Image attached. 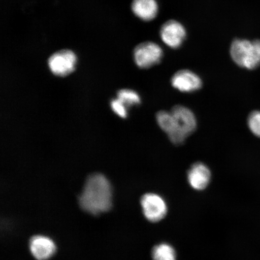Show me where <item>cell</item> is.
Instances as JSON below:
<instances>
[{
  "label": "cell",
  "mask_w": 260,
  "mask_h": 260,
  "mask_svg": "<svg viewBox=\"0 0 260 260\" xmlns=\"http://www.w3.org/2000/svg\"><path fill=\"white\" fill-rule=\"evenodd\" d=\"M79 201L81 209L93 215L109 211L112 206V191L108 180L102 174L90 175Z\"/></svg>",
  "instance_id": "6da1fadb"
},
{
  "label": "cell",
  "mask_w": 260,
  "mask_h": 260,
  "mask_svg": "<svg viewBox=\"0 0 260 260\" xmlns=\"http://www.w3.org/2000/svg\"><path fill=\"white\" fill-rule=\"evenodd\" d=\"M230 54L239 67L255 69L260 65V40H235L231 45Z\"/></svg>",
  "instance_id": "7a4b0ae2"
},
{
  "label": "cell",
  "mask_w": 260,
  "mask_h": 260,
  "mask_svg": "<svg viewBox=\"0 0 260 260\" xmlns=\"http://www.w3.org/2000/svg\"><path fill=\"white\" fill-rule=\"evenodd\" d=\"M162 54L161 48L152 42H145L139 44L133 52L136 64L142 69L150 68L160 63Z\"/></svg>",
  "instance_id": "3957f363"
},
{
  "label": "cell",
  "mask_w": 260,
  "mask_h": 260,
  "mask_svg": "<svg viewBox=\"0 0 260 260\" xmlns=\"http://www.w3.org/2000/svg\"><path fill=\"white\" fill-rule=\"evenodd\" d=\"M77 57L73 51L62 50L52 54L48 64L51 73L57 76L64 77L73 72Z\"/></svg>",
  "instance_id": "277c9868"
},
{
  "label": "cell",
  "mask_w": 260,
  "mask_h": 260,
  "mask_svg": "<svg viewBox=\"0 0 260 260\" xmlns=\"http://www.w3.org/2000/svg\"><path fill=\"white\" fill-rule=\"evenodd\" d=\"M141 204L145 217L150 222H159L167 215V204L157 193L145 194L141 198Z\"/></svg>",
  "instance_id": "5b68a950"
},
{
  "label": "cell",
  "mask_w": 260,
  "mask_h": 260,
  "mask_svg": "<svg viewBox=\"0 0 260 260\" xmlns=\"http://www.w3.org/2000/svg\"><path fill=\"white\" fill-rule=\"evenodd\" d=\"M176 126L182 134L186 136L192 134L197 128V119L190 109L184 106H175L171 110Z\"/></svg>",
  "instance_id": "8992f818"
},
{
  "label": "cell",
  "mask_w": 260,
  "mask_h": 260,
  "mask_svg": "<svg viewBox=\"0 0 260 260\" xmlns=\"http://www.w3.org/2000/svg\"><path fill=\"white\" fill-rule=\"evenodd\" d=\"M162 42L172 48L181 46L186 37V29L180 22L175 20L166 22L160 31Z\"/></svg>",
  "instance_id": "52a82bcc"
},
{
  "label": "cell",
  "mask_w": 260,
  "mask_h": 260,
  "mask_svg": "<svg viewBox=\"0 0 260 260\" xmlns=\"http://www.w3.org/2000/svg\"><path fill=\"white\" fill-rule=\"evenodd\" d=\"M172 87L181 92L191 93L200 90L203 86V81L197 74L190 70L178 71L171 79Z\"/></svg>",
  "instance_id": "ba28073f"
},
{
  "label": "cell",
  "mask_w": 260,
  "mask_h": 260,
  "mask_svg": "<svg viewBox=\"0 0 260 260\" xmlns=\"http://www.w3.org/2000/svg\"><path fill=\"white\" fill-rule=\"evenodd\" d=\"M156 121L159 127L167 135L172 144L180 145L186 141L187 138L178 131L171 111H159L156 115Z\"/></svg>",
  "instance_id": "9c48e42d"
},
{
  "label": "cell",
  "mask_w": 260,
  "mask_h": 260,
  "mask_svg": "<svg viewBox=\"0 0 260 260\" xmlns=\"http://www.w3.org/2000/svg\"><path fill=\"white\" fill-rule=\"evenodd\" d=\"M29 248L32 256L37 260H48L56 251L54 242L44 236H32L29 241Z\"/></svg>",
  "instance_id": "30bf717a"
},
{
  "label": "cell",
  "mask_w": 260,
  "mask_h": 260,
  "mask_svg": "<svg viewBox=\"0 0 260 260\" xmlns=\"http://www.w3.org/2000/svg\"><path fill=\"white\" fill-rule=\"evenodd\" d=\"M211 178L210 168L202 162H195L187 172L188 183L194 190L205 189L209 186Z\"/></svg>",
  "instance_id": "8fae6325"
},
{
  "label": "cell",
  "mask_w": 260,
  "mask_h": 260,
  "mask_svg": "<svg viewBox=\"0 0 260 260\" xmlns=\"http://www.w3.org/2000/svg\"><path fill=\"white\" fill-rule=\"evenodd\" d=\"M132 9L139 18L143 21H149L157 16L158 6L155 0H133Z\"/></svg>",
  "instance_id": "7c38bea8"
},
{
  "label": "cell",
  "mask_w": 260,
  "mask_h": 260,
  "mask_svg": "<svg viewBox=\"0 0 260 260\" xmlns=\"http://www.w3.org/2000/svg\"><path fill=\"white\" fill-rule=\"evenodd\" d=\"M154 260H176V253L172 246L161 243L155 246L152 252Z\"/></svg>",
  "instance_id": "4fadbf2b"
},
{
  "label": "cell",
  "mask_w": 260,
  "mask_h": 260,
  "mask_svg": "<svg viewBox=\"0 0 260 260\" xmlns=\"http://www.w3.org/2000/svg\"><path fill=\"white\" fill-rule=\"evenodd\" d=\"M118 99L126 107L139 105L141 102V97L135 91L130 89H122L118 93Z\"/></svg>",
  "instance_id": "5bb4252c"
},
{
  "label": "cell",
  "mask_w": 260,
  "mask_h": 260,
  "mask_svg": "<svg viewBox=\"0 0 260 260\" xmlns=\"http://www.w3.org/2000/svg\"><path fill=\"white\" fill-rule=\"evenodd\" d=\"M248 125L253 134L260 138V111H253L250 114Z\"/></svg>",
  "instance_id": "9a60e30c"
},
{
  "label": "cell",
  "mask_w": 260,
  "mask_h": 260,
  "mask_svg": "<svg viewBox=\"0 0 260 260\" xmlns=\"http://www.w3.org/2000/svg\"><path fill=\"white\" fill-rule=\"evenodd\" d=\"M111 107L113 111L115 112L117 115L121 117V118H125L127 116V110H126L127 107L119 100L115 99L112 100Z\"/></svg>",
  "instance_id": "2e32d148"
}]
</instances>
